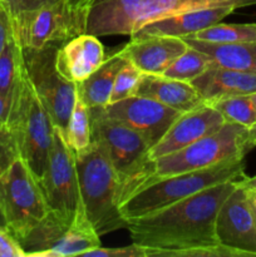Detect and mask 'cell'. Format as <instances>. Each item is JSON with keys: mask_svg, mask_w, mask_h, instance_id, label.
Masks as SVG:
<instances>
[{"mask_svg": "<svg viewBox=\"0 0 256 257\" xmlns=\"http://www.w3.org/2000/svg\"><path fill=\"white\" fill-rule=\"evenodd\" d=\"M182 39L187 45L207 54L213 60V64L218 67L240 72L256 73V42L216 44L201 42L192 38Z\"/></svg>", "mask_w": 256, "mask_h": 257, "instance_id": "22", "label": "cell"}, {"mask_svg": "<svg viewBox=\"0 0 256 257\" xmlns=\"http://www.w3.org/2000/svg\"><path fill=\"white\" fill-rule=\"evenodd\" d=\"M142 74L143 73L130 62L125 63L115 77L109 103L118 102V100L135 95Z\"/></svg>", "mask_w": 256, "mask_h": 257, "instance_id": "28", "label": "cell"}, {"mask_svg": "<svg viewBox=\"0 0 256 257\" xmlns=\"http://www.w3.org/2000/svg\"><path fill=\"white\" fill-rule=\"evenodd\" d=\"M14 33V27H13V17L10 14L7 5L0 0V53L5 48L7 43L12 38Z\"/></svg>", "mask_w": 256, "mask_h": 257, "instance_id": "33", "label": "cell"}, {"mask_svg": "<svg viewBox=\"0 0 256 257\" xmlns=\"http://www.w3.org/2000/svg\"><path fill=\"white\" fill-rule=\"evenodd\" d=\"M8 125L15 136L20 158L40 180L47 166L54 124L35 93L25 67L13 90Z\"/></svg>", "mask_w": 256, "mask_h": 257, "instance_id": "5", "label": "cell"}, {"mask_svg": "<svg viewBox=\"0 0 256 257\" xmlns=\"http://www.w3.org/2000/svg\"><path fill=\"white\" fill-rule=\"evenodd\" d=\"M68 146L74 152L83 150L92 142V128H90V110L88 105L77 95L74 108L68 120L67 131L64 135Z\"/></svg>", "mask_w": 256, "mask_h": 257, "instance_id": "27", "label": "cell"}, {"mask_svg": "<svg viewBox=\"0 0 256 257\" xmlns=\"http://www.w3.org/2000/svg\"><path fill=\"white\" fill-rule=\"evenodd\" d=\"M248 140H250L252 147H256V124L248 128Z\"/></svg>", "mask_w": 256, "mask_h": 257, "instance_id": "37", "label": "cell"}, {"mask_svg": "<svg viewBox=\"0 0 256 257\" xmlns=\"http://www.w3.org/2000/svg\"><path fill=\"white\" fill-rule=\"evenodd\" d=\"M20 158L19 148L12 128L0 122V176Z\"/></svg>", "mask_w": 256, "mask_h": 257, "instance_id": "29", "label": "cell"}, {"mask_svg": "<svg viewBox=\"0 0 256 257\" xmlns=\"http://www.w3.org/2000/svg\"><path fill=\"white\" fill-rule=\"evenodd\" d=\"M235 188L236 181L218 183L162 210L127 220L125 228L133 243L147 248L148 257L217 246V213Z\"/></svg>", "mask_w": 256, "mask_h": 257, "instance_id": "1", "label": "cell"}, {"mask_svg": "<svg viewBox=\"0 0 256 257\" xmlns=\"http://www.w3.org/2000/svg\"><path fill=\"white\" fill-rule=\"evenodd\" d=\"M39 183L49 210L77 213L83 208L75 152L68 146L64 136L57 127H54L47 166Z\"/></svg>", "mask_w": 256, "mask_h": 257, "instance_id": "12", "label": "cell"}, {"mask_svg": "<svg viewBox=\"0 0 256 257\" xmlns=\"http://www.w3.org/2000/svg\"><path fill=\"white\" fill-rule=\"evenodd\" d=\"M104 59V48L98 37L84 33L59 45L55 65L62 77L77 84L98 69Z\"/></svg>", "mask_w": 256, "mask_h": 257, "instance_id": "17", "label": "cell"}, {"mask_svg": "<svg viewBox=\"0 0 256 257\" xmlns=\"http://www.w3.org/2000/svg\"><path fill=\"white\" fill-rule=\"evenodd\" d=\"M127 62L122 52L115 53L105 58L89 77L77 83V95L88 108H103L109 104L115 77Z\"/></svg>", "mask_w": 256, "mask_h": 257, "instance_id": "21", "label": "cell"}, {"mask_svg": "<svg viewBox=\"0 0 256 257\" xmlns=\"http://www.w3.org/2000/svg\"><path fill=\"white\" fill-rule=\"evenodd\" d=\"M236 183H237L238 186H241V187L246 188V190L256 191V176H253V177H247V176H245V177L241 178V180L236 181Z\"/></svg>", "mask_w": 256, "mask_h": 257, "instance_id": "35", "label": "cell"}, {"mask_svg": "<svg viewBox=\"0 0 256 257\" xmlns=\"http://www.w3.org/2000/svg\"><path fill=\"white\" fill-rule=\"evenodd\" d=\"M0 207L15 238L25 235L49 211L39 180L22 158L0 176Z\"/></svg>", "mask_w": 256, "mask_h": 257, "instance_id": "11", "label": "cell"}, {"mask_svg": "<svg viewBox=\"0 0 256 257\" xmlns=\"http://www.w3.org/2000/svg\"><path fill=\"white\" fill-rule=\"evenodd\" d=\"M205 103L232 95L252 94L256 92V73L240 72L211 64L191 82Z\"/></svg>", "mask_w": 256, "mask_h": 257, "instance_id": "19", "label": "cell"}, {"mask_svg": "<svg viewBox=\"0 0 256 257\" xmlns=\"http://www.w3.org/2000/svg\"><path fill=\"white\" fill-rule=\"evenodd\" d=\"M256 0H92L87 33L95 37L132 35L162 18L207 7L255 5Z\"/></svg>", "mask_w": 256, "mask_h": 257, "instance_id": "3", "label": "cell"}, {"mask_svg": "<svg viewBox=\"0 0 256 257\" xmlns=\"http://www.w3.org/2000/svg\"><path fill=\"white\" fill-rule=\"evenodd\" d=\"M213 60L205 53L188 45L187 49L165 70L163 75L172 79L191 83L195 78L202 74Z\"/></svg>", "mask_w": 256, "mask_h": 257, "instance_id": "25", "label": "cell"}, {"mask_svg": "<svg viewBox=\"0 0 256 257\" xmlns=\"http://www.w3.org/2000/svg\"><path fill=\"white\" fill-rule=\"evenodd\" d=\"M10 107H12V99H8L0 94V122L2 123H8Z\"/></svg>", "mask_w": 256, "mask_h": 257, "instance_id": "34", "label": "cell"}, {"mask_svg": "<svg viewBox=\"0 0 256 257\" xmlns=\"http://www.w3.org/2000/svg\"><path fill=\"white\" fill-rule=\"evenodd\" d=\"M216 235L220 245L256 257V222L248 203L247 190L236 183L216 218Z\"/></svg>", "mask_w": 256, "mask_h": 257, "instance_id": "14", "label": "cell"}, {"mask_svg": "<svg viewBox=\"0 0 256 257\" xmlns=\"http://www.w3.org/2000/svg\"><path fill=\"white\" fill-rule=\"evenodd\" d=\"M135 95L152 98L181 113L205 104V100L191 83L172 79L163 74L143 73Z\"/></svg>", "mask_w": 256, "mask_h": 257, "instance_id": "20", "label": "cell"}, {"mask_svg": "<svg viewBox=\"0 0 256 257\" xmlns=\"http://www.w3.org/2000/svg\"><path fill=\"white\" fill-rule=\"evenodd\" d=\"M103 113L112 119L140 133L152 148L166 135L181 112L157 100L141 95H132L102 108Z\"/></svg>", "mask_w": 256, "mask_h": 257, "instance_id": "13", "label": "cell"}, {"mask_svg": "<svg viewBox=\"0 0 256 257\" xmlns=\"http://www.w3.org/2000/svg\"><path fill=\"white\" fill-rule=\"evenodd\" d=\"M187 47L182 38L142 35L131 38V42L120 52L145 74H163Z\"/></svg>", "mask_w": 256, "mask_h": 257, "instance_id": "16", "label": "cell"}, {"mask_svg": "<svg viewBox=\"0 0 256 257\" xmlns=\"http://www.w3.org/2000/svg\"><path fill=\"white\" fill-rule=\"evenodd\" d=\"M92 0H58L33 12L13 18L17 39L23 48L63 44L87 33Z\"/></svg>", "mask_w": 256, "mask_h": 257, "instance_id": "9", "label": "cell"}, {"mask_svg": "<svg viewBox=\"0 0 256 257\" xmlns=\"http://www.w3.org/2000/svg\"><path fill=\"white\" fill-rule=\"evenodd\" d=\"M59 45L49 44L39 49L22 48L28 78L54 127L64 135L77 100V84L58 72L55 57Z\"/></svg>", "mask_w": 256, "mask_h": 257, "instance_id": "10", "label": "cell"}, {"mask_svg": "<svg viewBox=\"0 0 256 257\" xmlns=\"http://www.w3.org/2000/svg\"><path fill=\"white\" fill-rule=\"evenodd\" d=\"M247 197H248V203H250L251 211H252L253 218H255V222H256V191L247 190Z\"/></svg>", "mask_w": 256, "mask_h": 257, "instance_id": "36", "label": "cell"}, {"mask_svg": "<svg viewBox=\"0 0 256 257\" xmlns=\"http://www.w3.org/2000/svg\"><path fill=\"white\" fill-rule=\"evenodd\" d=\"M207 104L218 110L225 122L237 123L247 128L256 124V110L251 100V94L220 98Z\"/></svg>", "mask_w": 256, "mask_h": 257, "instance_id": "26", "label": "cell"}, {"mask_svg": "<svg viewBox=\"0 0 256 257\" xmlns=\"http://www.w3.org/2000/svg\"><path fill=\"white\" fill-rule=\"evenodd\" d=\"M245 163L225 161L203 170L161 177L131 193L119 205L125 221L160 211L172 203L187 198L205 188L245 177Z\"/></svg>", "mask_w": 256, "mask_h": 257, "instance_id": "4", "label": "cell"}, {"mask_svg": "<svg viewBox=\"0 0 256 257\" xmlns=\"http://www.w3.org/2000/svg\"><path fill=\"white\" fill-rule=\"evenodd\" d=\"M0 257H27L17 238L4 228H0Z\"/></svg>", "mask_w": 256, "mask_h": 257, "instance_id": "32", "label": "cell"}, {"mask_svg": "<svg viewBox=\"0 0 256 257\" xmlns=\"http://www.w3.org/2000/svg\"><path fill=\"white\" fill-rule=\"evenodd\" d=\"M252 148L247 127L226 122L217 132L206 136L177 152L151 161L150 173L142 186L157 178L203 170L225 161L243 160Z\"/></svg>", "mask_w": 256, "mask_h": 257, "instance_id": "6", "label": "cell"}, {"mask_svg": "<svg viewBox=\"0 0 256 257\" xmlns=\"http://www.w3.org/2000/svg\"><path fill=\"white\" fill-rule=\"evenodd\" d=\"M9 9L13 18H18L25 13L33 12L44 5L52 4L58 0H2Z\"/></svg>", "mask_w": 256, "mask_h": 257, "instance_id": "31", "label": "cell"}, {"mask_svg": "<svg viewBox=\"0 0 256 257\" xmlns=\"http://www.w3.org/2000/svg\"><path fill=\"white\" fill-rule=\"evenodd\" d=\"M80 200L87 218L99 236L127 226L120 215L123 187L107 152L92 142L75 152Z\"/></svg>", "mask_w": 256, "mask_h": 257, "instance_id": "2", "label": "cell"}, {"mask_svg": "<svg viewBox=\"0 0 256 257\" xmlns=\"http://www.w3.org/2000/svg\"><path fill=\"white\" fill-rule=\"evenodd\" d=\"M27 257H69L102 246L100 236L87 218L84 208L77 213L48 211L47 215L17 238Z\"/></svg>", "mask_w": 256, "mask_h": 257, "instance_id": "8", "label": "cell"}, {"mask_svg": "<svg viewBox=\"0 0 256 257\" xmlns=\"http://www.w3.org/2000/svg\"><path fill=\"white\" fill-rule=\"evenodd\" d=\"M186 38L201 40V42L230 44V43L256 42V24H221L205 28L195 34Z\"/></svg>", "mask_w": 256, "mask_h": 257, "instance_id": "24", "label": "cell"}, {"mask_svg": "<svg viewBox=\"0 0 256 257\" xmlns=\"http://www.w3.org/2000/svg\"><path fill=\"white\" fill-rule=\"evenodd\" d=\"M225 123L218 110L207 103L181 113L166 135L151 148L148 156L152 161L177 152L196 141L217 132Z\"/></svg>", "mask_w": 256, "mask_h": 257, "instance_id": "15", "label": "cell"}, {"mask_svg": "<svg viewBox=\"0 0 256 257\" xmlns=\"http://www.w3.org/2000/svg\"><path fill=\"white\" fill-rule=\"evenodd\" d=\"M92 141L107 152L123 187V198L140 188L150 173L151 147L128 125L107 117L102 108H89ZM122 203V202H120Z\"/></svg>", "mask_w": 256, "mask_h": 257, "instance_id": "7", "label": "cell"}, {"mask_svg": "<svg viewBox=\"0 0 256 257\" xmlns=\"http://www.w3.org/2000/svg\"><path fill=\"white\" fill-rule=\"evenodd\" d=\"M24 68L23 48L13 33L12 38L0 53V94L12 99L15 83Z\"/></svg>", "mask_w": 256, "mask_h": 257, "instance_id": "23", "label": "cell"}, {"mask_svg": "<svg viewBox=\"0 0 256 257\" xmlns=\"http://www.w3.org/2000/svg\"><path fill=\"white\" fill-rule=\"evenodd\" d=\"M85 257H148L147 248L140 245L124 246V247H99L93 248L83 253Z\"/></svg>", "mask_w": 256, "mask_h": 257, "instance_id": "30", "label": "cell"}, {"mask_svg": "<svg viewBox=\"0 0 256 257\" xmlns=\"http://www.w3.org/2000/svg\"><path fill=\"white\" fill-rule=\"evenodd\" d=\"M251 100H252L253 108H255V110H256V92H255V93H252V94H251Z\"/></svg>", "mask_w": 256, "mask_h": 257, "instance_id": "39", "label": "cell"}, {"mask_svg": "<svg viewBox=\"0 0 256 257\" xmlns=\"http://www.w3.org/2000/svg\"><path fill=\"white\" fill-rule=\"evenodd\" d=\"M0 228H4V230H8L7 221H5L4 213H3V211H2V207H0ZM8 231H9V230H8Z\"/></svg>", "mask_w": 256, "mask_h": 257, "instance_id": "38", "label": "cell"}, {"mask_svg": "<svg viewBox=\"0 0 256 257\" xmlns=\"http://www.w3.org/2000/svg\"><path fill=\"white\" fill-rule=\"evenodd\" d=\"M236 10L235 7H207L187 10L172 17L162 18L150 23L133 33L131 38L142 35H165L186 38L205 28L215 25Z\"/></svg>", "mask_w": 256, "mask_h": 257, "instance_id": "18", "label": "cell"}]
</instances>
